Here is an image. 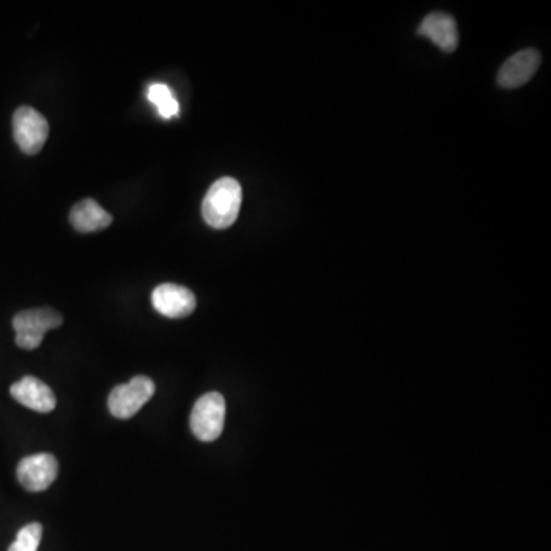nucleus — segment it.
Instances as JSON below:
<instances>
[{
    "instance_id": "nucleus-1",
    "label": "nucleus",
    "mask_w": 551,
    "mask_h": 551,
    "mask_svg": "<svg viewBox=\"0 0 551 551\" xmlns=\"http://www.w3.org/2000/svg\"><path fill=\"white\" fill-rule=\"evenodd\" d=\"M242 187L235 178L224 177L212 184L203 201L204 221L213 229H229L238 219Z\"/></svg>"
},
{
    "instance_id": "nucleus-2",
    "label": "nucleus",
    "mask_w": 551,
    "mask_h": 551,
    "mask_svg": "<svg viewBox=\"0 0 551 551\" xmlns=\"http://www.w3.org/2000/svg\"><path fill=\"white\" fill-rule=\"evenodd\" d=\"M62 323L63 317L53 308L20 311L13 319L17 346L28 349V351L39 348L45 334L48 331L56 330Z\"/></svg>"
},
{
    "instance_id": "nucleus-3",
    "label": "nucleus",
    "mask_w": 551,
    "mask_h": 551,
    "mask_svg": "<svg viewBox=\"0 0 551 551\" xmlns=\"http://www.w3.org/2000/svg\"><path fill=\"white\" fill-rule=\"evenodd\" d=\"M225 400L219 392H209L198 398L190 415V429L199 441L218 440L224 431Z\"/></svg>"
},
{
    "instance_id": "nucleus-4",
    "label": "nucleus",
    "mask_w": 551,
    "mask_h": 551,
    "mask_svg": "<svg viewBox=\"0 0 551 551\" xmlns=\"http://www.w3.org/2000/svg\"><path fill=\"white\" fill-rule=\"evenodd\" d=\"M155 383L146 375H137L128 385H118L109 394L111 414L120 420L134 417L150 398L154 397Z\"/></svg>"
},
{
    "instance_id": "nucleus-5",
    "label": "nucleus",
    "mask_w": 551,
    "mask_h": 551,
    "mask_svg": "<svg viewBox=\"0 0 551 551\" xmlns=\"http://www.w3.org/2000/svg\"><path fill=\"white\" fill-rule=\"evenodd\" d=\"M13 132L23 154L36 155L48 140L49 124L36 109L22 106L14 112Z\"/></svg>"
},
{
    "instance_id": "nucleus-6",
    "label": "nucleus",
    "mask_w": 551,
    "mask_h": 551,
    "mask_svg": "<svg viewBox=\"0 0 551 551\" xmlns=\"http://www.w3.org/2000/svg\"><path fill=\"white\" fill-rule=\"evenodd\" d=\"M59 473L57 458L51 454H36L23 458L17 466V478L28 492H43L56 481Z\"/></svg>"
},
{
    "instance_id": "nucleus-7",
    "label": "nucleus",
    "mask_w": 551,
    "mask_h": 551,
    "mask_svg": "<svg viewBox=\"0 0 551 551\" xmlns=\"http://www.w3.org/2000/svg\"><path fill=\"white\" fill-rule=\"evenodd\" d=\"M155 310L170 319H183L196 308V297L189 288L177 284L158 285L152 293Z\"/></svg>"
},
{
    "instance_id": "nucleus-8",
    "label": "nucleus",
    "mask_w": 551,
    "mask_h": 551,
    "mask_svg": "<svg viewBox=\"0 0 551 551\" xmlns=\"http://www.w3.org/2000/svg\"><path fill=\"white\" fill-rule=\"evenodd\" d=\"M10 392L11 397L20 405L27 406L28 409H33L40 414H48L56 409L57 400L53 389L33 375H27L14 383Z\"/></svg>"
},
{
    "instance_id": "nucleus-9",
    "label": "nucleus",
    "mask_w": 551,
    "mask_h": 551,
    "mask_svg": "<svg viewBox=\"0 0 551 551\" xmlns=\"http://www.w3.org/2000/svg\"><path fill=\"white\" fill-rule=\"evenodd\" d=\"M541 65V54L536 49H524L510 57L499 69L498 83L501 88L515 89L529 83Z\"/></svg>"
},
{
    "instance_id": "nucleus-10",
    "label": "nucleus",
    "mask_w": 551,
    "mask_h": 551,
    "mask_svg": "<svg viewBox=\"0 0 551 551\" xmlns=\"http://www.w3.org/2000/svg\"><path fill=\"white\" fill-rule=\"evenodd\" d=\"M420 36L428 37L432 43L443 49L444 53H454L458 46V28L454 17L446 13H431L424 17L420 27Z\"/></svg>"
},
{
    "instance_id": "nucleus-11",
    "label": "nucleus",
    "mask_w": 551,
    "mask_h": 551,
    "mask_svg": "<svg viewBox=\"0 0 551 551\" xmlns=\"http://www.w3.org/2000/svg\"><path fill=\"white\" fill-rule=\"evenodd\" d=\"M72 227L80 233L100 232L112 224L111 213L106 212L94 199H83L71 210Z\"/></svg>"
},
{
    "instance_id": "nucleus-12",
    "label": "nucleus",
    "mask_w": 551,
    "mask_h": 551,
    "mask_svg": "<svg viewBox=\"0 0 551 551\" xmlns=\"http://www.w3.org/2000/svg\"><path fill=\"white\" fill-rule=\"evenodd\" d=\"M147 97H149L150 102L157 106L161 117L172 118L180 111L177 98L173 97L169 86L164 85V83H155V85L150 86Z\"/></svg>"
},
{
    "instance_id": "nucleus-13",
    "label": "nucleus",
    "mask_w": 551,
    "mask_h": 551,
    "mask_svg": "<svg viewBox=\"0 0 551 551\" xmlns=\"http://www.w3.org/2000/svg\"><path fill=\"white\" fill-rule=\"evenodd\" d=\"M43 527L39 522L25 525L17 533L16 541L11 544L8 551H37L42 541Z\"/></svg>"
}]
</instances>
